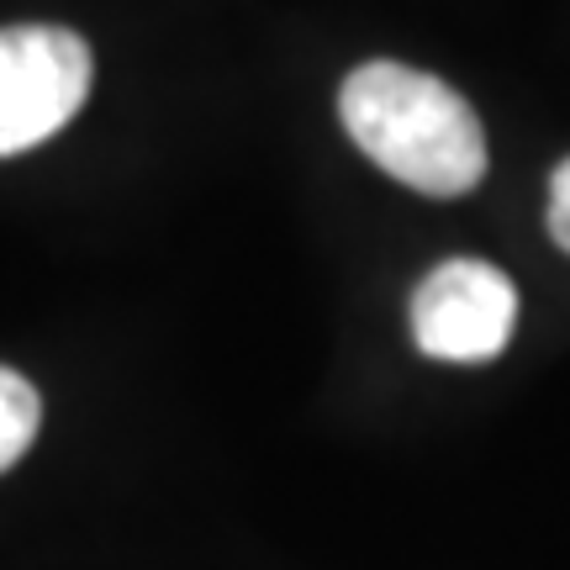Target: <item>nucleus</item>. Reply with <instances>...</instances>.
Returning <instances> with one entry per match:
<instances>
[{
	"mask_svg": "<svg viewBox=\"0 0 570 570\" xmlns=\"http://www.w3.org/2000/svg\"><path fill=\"white\" fill-rule=\"evenodd\" d=\"M338 117L370 164L417 196H465L487 175V132L475 106L412 63L370 59L338 90Z\"/></svg>",
	"mask_w": 570,
	"mask_h": 570,
	"instance_id": "obj_1",
	"label": "nucleus"
},
{
	"mask_svg": "<svg viewBox=\"0 0 570 570\" xmlns=\"http://www.w3.org/2000/svg\"><path fill=\"white\" fill-rule=\"evenodd\" d=\"M96 59L69 27H0V159L53 138L90 96Z\"/></svg>",
	"mask_w": 570,
	"mask_h": 570,
	"instance_id": "obj_2",
	"label": "nucleus"
},
{
	"mask_svg": "<svg viewBox=\"0 0 570 570\" xmlns=\"http://www.w3.org/2000/svg\"><path fill=\"white\" fill-rule=\"evenodd\" d=\"M518 327V291L487 259H444L412 291V338L428 360L487 365Z\"/></svg>",
	"mask_w": 570,
	"mask_h": 570,
	"instance_id": "obj_3",
	"label": "nucleus"
},
{
	"mask_svg": "<svg viewBox=\"0 0 570 570\" xmlns=\"http://www.w3.org/2000/svg\"><path fill=\"white\" fill-rule=\"evenodd\" d=\"M38 428H42L38 386H32L27 375H17V370L0 365V475L17 465L27 449H32Z\"/></svg>",
	"mask_w": 570,
	"mask_h": 570,
	"instance_id": "obj_4",
	"label": "nucleus"
},
{
	"mask_svg": "<svg viewBox=\"0 0 570 570\" xmlns=\"http://www.w3.org/2000/svg\"><path fill=\"white\" fill-rule=\"evenodd\" d=\"M550 238L570 254V159L550 175Z\"/></svg>",
	"mask_w": 570,
	"mask_h": 570,
	"instance_id": "obj_5",
	"label": "nucleus"
}]
</instances>
